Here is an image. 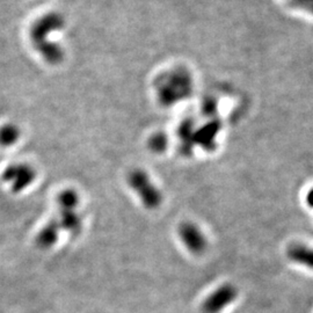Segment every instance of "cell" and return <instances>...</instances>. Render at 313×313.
Returning a JSON list of instances; mask_svg holds the SVG:
<instances>
[{
	"mask_svg": "<svg viewBox=\"0 0 313 313\" xmlns=\"http://www.w3.org/2000/svg\"><path fill=\"white\" fill-rule=\"evenodd\" d=\"M65 26V18L58 12L44 14L30 26L29 40L34 50L50 65H58L65 57L64 48L52 39V35L62 32Z\"/></svg>",
	"mask_w": 313,
	"mask_h": 313,
	"instance_id": "cell-1",
	"label": "cell"
},
{
	"mask_svg": "<svg viewBox=\"0 0 313 313\" xmlns=\"http://www.w3.org/2000/svg\"><path fill=\"white\" fill-rule=\"evenodd\" d=\"M60 226L57 220H52L43 226V229L36 236L37 246L42 250H48L54 246L58 239Z\"/></svg>",
	"mask_w": 313,
	"mask_h": 313,
	"instance_id": "cell-9",
	"label": "cell"
},
{
	"mask_svg": "<svg viewBox=\"0 0 313 313\" xmlns=\"http://www.w3.org/2000/svg\"><path fill=\"white\" fill-rule=\"evenodd\" d=\"M286 256L291 262L313 270V247L304 244H292L286 250Z\"/></svg>",
	"mask_w": 313,
	"mask_h": 313,
	"instance_id": "cell-7",
	"label": "cell"
},
{
	"mask_svg": "<svg viewBox=\"0 0 313 313\" xmlns=\"http://www.w3.org/2000/svg\"><path fill=\"white\" fill-rule=\"evenodd\" d=\"M128 183L146 209L154 210L158 209L163 202V194L152 180L148 173L143 169H134L128 175Z\"/></svg>",
	"mask_w": 313,
	"mask_h": 313,
	"instance_id": "cell-3",
	"label": "cell"
},
{
	"mask_svg": "<svg viewBox=\"0 0 313 313\" xmlns=\"http://www.w3.org/2000/svg\"><path fill=\"white\" fill-rule=\"evenodd\" d=\"M3 181L11 184V190L18 194L28 188L36 179L34 167L24 163L9 165L2 173Z\"/></svg>",
	"mask_w": 313,
	"mask_h": 313,
	"instance_id": "cell-4",
	"label": "cell"
},
{
	"mask_svg": "<svg viewBox=\"0 0 313 313\" xmlns=\"http://www.w3.org/2000/svg\"><path fill=\"white\" fill-rule=\"evenodd\" d=\"M178 235L181 241L190 253L201 255L206 251L208 241L202 230L193 222H183L179 225Z\"/></svg>",
	"mask_w": 313,
	"mask_h": 313,
	"instance_id": "cell-6",
	"label": "cell"
},
{
	"mask_svg": "<svg viewBox=\"0 0 313 313\" xmlns=\"http://www.w3.org/2000/svg\"><path fill=\"white\" fill-rule=\"evenodd\" d=\"M167 138L164 134H154L150 137L148 145L151 152L154 153H163L167 148Z\"/></svg>",
	"mask_w": 313,
	"mask_h": 313,
	"instance_id": "cell-12",
	"label": "cell"
},
{
	"mask_svg": "<svg viewBox=\"0 0 313 313\" xmlns=\"http://www.w3.org/2000/svg\"><path fill=\"white\" fill-rule=\"evenodd\" d=\"M58 224L60 230L69 232L71 236H78L82 229V218L75 209H59Z\"/></svg>",
	"mask_w": 313,
	"mask_h": 313,
	"instance_id": "cell-8",
	"label": "cell"
},
{
	"mask_svg": "<svg viewBox=\"0 0 313 313\" xmlns=\"http://www.w3.org/2000/svg\"><path fill=\"white\" fill-rule=\"evenodd\" d=\"M21 137V130L17 124L7 123L0 127V146L10 148L19 142Z\"/></svg>",
	"mask_w": 313,
	"mask_h": 313,
	"instance_id": "cell-10",
	"label": "cell"
},
{
	"mask_svg": "<svg viewBox=\"0 0 313 313\" xmlns=\"http://www.w3.org/2000/svg\"><path fill=\"white\" fill-rule=\"evenodd\" d=\"M154 90L159 103L171 107L189 93L190 79L186 71L181 69L166 71L154 80Z\"/></svg>",
	"mask_w": 313,
	"mask_h": 313,
	"instance_id": "cell-2",
	"label": "cell"
},
{
	"mask_svg": "<svg viewBox=\"0 0 313 313\" xmlns=\"http://www.w3.org/2000/svg\"><path fill=\"white\" fill-rule=\"evenodd\" d=\"M237 296L238 290L235 285L226 283L218 286L202 303V311L203 313H221L236 300Z\"/></svg>",
	"mask_w": 313,
	"mask_h": 313,
	"instance_id": "cell-5",
	"label": "cell"
},
{
	"mask_svg": "<svg viewBox=\"0 0 313 313\" xmlns=\"http://www.w3.org/2000/svg\"><path fill=\"white\" fill-rule=\"evenodd\" d=\"M305 202H306L308 208L313 209V188H311V189L306 193V196H305Z\"/></svg>",
	"mask_w": 313,
	"mask_h": 313,
	"instance_id": "cell-13",
	"label": "cell"
},
{
	"mask_svg": "<svg viewBox=\"0 0 313 313\" xmlns=\"http://www.w3.org/2000/svg\"><path fill=\"white\" fill-rule=\"evenodd\" d=\"M57 203L59 209H75L79 204V196L73 189L63 190L57 196Z\"/></svg>",
	"mask_w": 313,
	"mask_h": 313,
	"instance_id": "cell-11",
	"label": "cell"
}]
</instances>
